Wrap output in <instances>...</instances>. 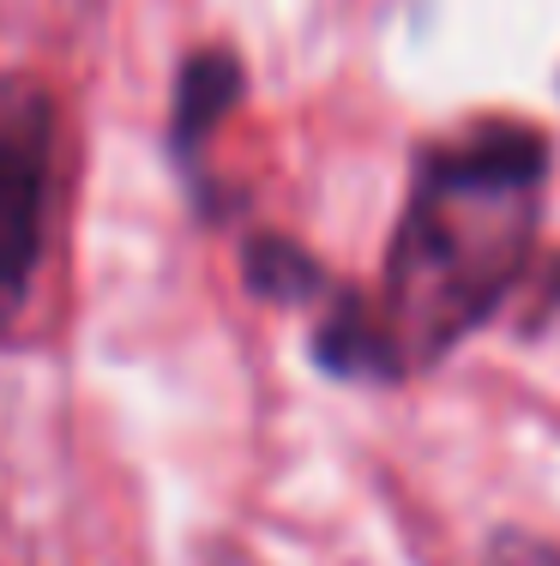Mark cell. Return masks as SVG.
<instances>
[{
  "instance_id": "2",
  "label": "cell",
  "mask_w": 560,
  "mask_h": 566,
  "mask_svg": "<svg viewBox=\"0 0 560 566\" xmlns=\"http://www.w3.org/2000/svg\"><path fill=\"white\" fill-rule=\"evenodd\" d=\"M55 187V103L31 78H0V319L19 314L43 265Z\"/></svg>"
},
{
  "instance_id": "3",
  "label": "cell",
  "mask_w": 560,
  "mask_h": 566,
  "mask_svg": "<svg viewBox=\"0 0 560 566\" xmlns=\"http://www.w3.org/2000/svg\"><path fill=\"white\" fill-rule=\"evenodd\" d=\"M483 566H560V548L530 536V531H500L483 548Z\"/></svg>"
},
{
  "instance_id": "1",
  "label": "cell",
  "mask_w": 560,
  "mask_h": 566,
  "mask_svg": "<svg viewBox=\"0 0 560 566\" xmlns=\"http://www.w3.org/2000/svg\"><path fill=\"white\" fill-rule=\"evenodd\" d=\"M537 133H476L429 157L385 260V302L368 326L380 361L452 349L513 290L537 229Z\"/></svg>"
}]
</instances>
